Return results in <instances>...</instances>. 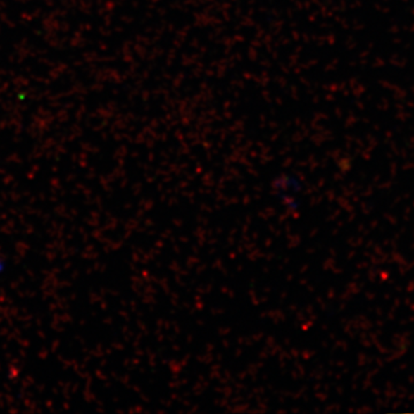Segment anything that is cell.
I'll use <instances>...</instances> for the list:
<instances>
[{
    "mask_svg": "<svg viewBox=\"0 0 414 414\" xmlns=\"http://www.w3.org/2000/svg\"><path fill=\"white\" fill-rule=\"evenodd\" d=\"M4 270H5V264H4L3 261H0V273H3Z\"/></svg>",
    "mask_w": 414,
    "mask_h": 414,
    "instance_id": "1",
    "label": "cell"
}]
</instances>
